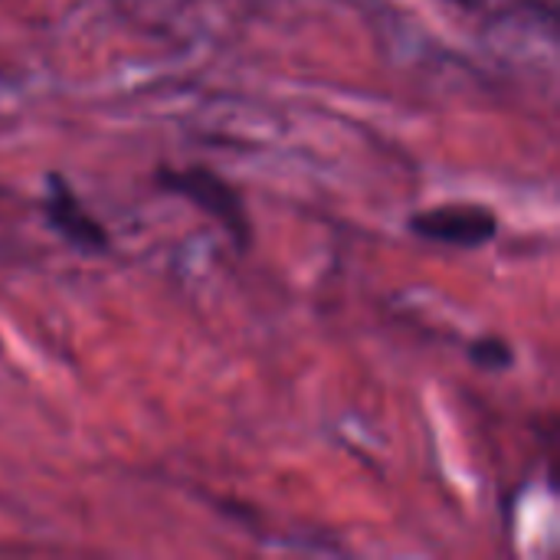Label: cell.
<instances>
[{
    "instance_id": "7a4b0ae2",
    "label": "cell",
    "mask_w": 560,
    "mask_h": 560,
    "mask_svg": "<svg viewBox=\"0 0 560 560\" xmlns=\"http://www.w3.org/2000/svg\"><path fill=\"white\" fill-rule=\"evenodd\" d=\"M410 230L423 240L459 246V249H479L495 240L499 217L482 203H446L433 210H420L410 220Z\"/></svg>"
},
{
    "instance_id": "277c9868",
    "label": "cell",
    "mask_w": 560,
    "mask_h": 560,
    "mask_svg": "<svg viewBox=\"0 0 560 560\" xmlns=\"http://www.w3.org/2000/svg\"><path fill=\"white\" fill-rule=\"evenodd\" d=\"M469 358H472V364H479L482 371H505V368H512V361H515L512 345L502 341V338H495V335L472 341V345H469Z\"/></svg>"
},
{
    "instance_id": "3957f363",
    "label": "cell",
    "mask_w": 560,
    "mask_h": 560,
    "mask_svg": "<svg viewBox=\"0 0 560 560\" xmlns=\"http://www.w3.org/2000/svg\"><path fill=\"white\" fill-rule=\"evenodd\" d=\"M43 213L49 220V226L72 243L82 253H105L108 249V233L105 226L79 203L75 190L69 187L66 177L49 174L46 177V197H43Z\"/></svg>"
},
{
    "instance_id": "6da1fadb",
    "label": "cell",
    "mask_w": 560,
    "mask_h": 560,
    "mask_svg": "<svg viewBox=\"0 0 560 560\" xmlns=\"http://www.w3.org/2000/svg\"><path fill=\"white\" fill-rule=\"evenodd\" d=\"M158 184L167 194L190 200L197 210L213 217L236 240L240 249H249V243H253L249 213H246V203H243L240 190L230 180H223L220 174L194 164V167H158Z\"/></svg>"
}]
</instances>
